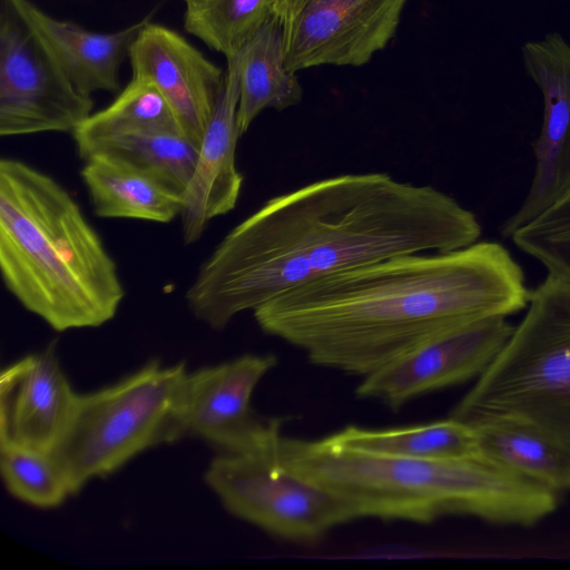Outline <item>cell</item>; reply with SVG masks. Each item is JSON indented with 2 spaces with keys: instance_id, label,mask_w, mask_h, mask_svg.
<instances>
[{
  "instance_id": "3",
  "label": "cell",
  "mask_w": 570,
  "mask_h": 570,
  "mask_svg": "<svg viewBox=\"0 0 570 570\" xmlns=\"http://www.w3.org/2000/svg\"><path fill=\"white\" fill-rule=\"evenodd\" d=\"M284 465L343 499L356 518L428 524L465 514L532 527L558 505L557 492L483 455L413 459L364 453L326 438L281 436Z\"/></svg>"
},
{
  "instance_id": "16",
  "label": "cell",
  "mask_w": 570,
  "mask_h": 570,
  "mask_svg": "<svg viewBox=\"0 0 570 570\" xmlns=\"http://www.w3.org/2000/svg\"><path fill=\"white\" fill-rule=\"evenodd\" d=\"M8 1L73 86L88 96L120 90L121 62L139 31L150 21L148 16L118 31L96 32L56 19L31 0Z\"/></svg>"
},
{
  "instance_id": "26",
  "label": "cell",
  "mask_w": 570,
  "mask_h": 570,
  "mask_svg": "<svg viewBox=\"0 0 570 570\" xmlns=\"http://www.w3.org/2000/svg\"><path fill=\"white\" fill-rule=\"evenodd\" d=\"M183 1H184L186 4H189V3H191V2H194V1H196V0H183Z\"/></svg>"
},
{
  "instance_id": "23",
  "label": "cell",
  "mask_w": 570,
  "mask_h": 570,
  "mask_svg": "<svg viewBox=\"0 0 570 570\" xmlns=\"http://www.w3.org/2000/svg\"><path fill=\"white\" fill-rule=\"evenodd\" d=\"M199 145L181 131L151 130L114 138L92 154L110 153L126 158L184 193L193 175Z\"/></svg>"
},
{
  "instance_id": "21",
  "label": "cell",
  "mask_w": 570,
  "mask_h": 570,
  "mask_svg": "<svg viewBox=\"0 0 570 570\" xmlns=\"http://www.w3.org/2000/svg\"><path fill=\"white\" fill-rule=\"evenodd\" d=\"M151 130L181 131L170 106L157 88L131 77L116 99L92 112L72 131V136L79 155L86 159L114 138Z\"/></svg>"
},
{
  "instance_id": "6",
  "label": "cell",
  "mask_w": 570,
  "mask_h": 570,
  "mask_svg": "<svg viewBox=\"0 0 570 570\" xmlns=\"http://www.w3.org/2000/svg\"><path fill=\"white\" fill-rule=\"evenodd\" d=\"M187 373L184 362L153 360L114 385L77 394L68 425L49 453L70 494L141 451L178 440L176 409Z\"/></svg>"
},
{
  "instance_id": "25",
  "label": "cell",
  "mask_w": 570,
  "mask_h": 570,
  "mask_svg": "<svg viewBox=\"0 0 570 570\" xmlns=\"http://www.w3.org/2000/svg\"><path fill=\"white\" fill-rule=\"evenodd\" d=\"M510 238L548 275L570 282V188Z\"/></svg>"
},
{
  "instance_id": "5",
  "label": "cell",
  "mask_w": 570,
  "mask_h": 570,
  "mask_svg": "<svg viewBox=\"0 0 570 570\" xmlns=\"http://www.w3.org/2000/svg\"><path fill=\"white\" fill-rule=\"evenodd\" d=\"M512 416L570 444V282L547 275L525 316L451 413L472 424Z\"/></svg>"
},
{
  "instance_id": "22",
  "label": "cell",
  "mask_w": 570,
  "mask_h": 570,
  "mask_svg": "<svg viewBox=\"0 0 570 570\" xmlns=\"http://www.w3.org/2000/svg\"><path fill=\"white\" fill-rule=\"evenodd\" d=\"M272 18L269 0H196L186 4L185 30L233 58Z\"/></svg>"
},
{
  "instance_id": "18",
  "label": "cell",
  "mask_w": 570,
  "mask_h": 570,
  "mask_svg": "<svg viewBox=\"0 0 570 570\" xmlns=\"http://www.w3.org/2000/svg\"><path fill=\"white\" fill-rule=\"evenodd\" d=\"M481 455L549 489L570 491V444L537 425L512 416H491L470 424Z\"/></svg>"
},
{
  "instance_id": "9",
  "label": "cell",
  "mask_w": 570,
  "mask_h": 570,
  "mask_svg": "<svg viewBox=\"0 0 570 570\" xmlns=\"http://www.w3.org/2000/svg\"><path fill=\"white\" fill-rule=\"evenodd\" d=\"M407 0H269L285 67H360L393 39Z\"/></svg>"
},
{
  "instance_id": "12",
  "label": "cell",
  "mask_w": 570,
  "mask_h": 570,
  "mask_svg": "<svg viewBox=\"0 0 570 570\" xmlns=\"http://www.w3.org/2000/svg\"><path fill=\"white\" fill-rule=\"evenodd\" d=\"M522 58L542 94L543 119L533 142V178L519 208L501 226L505 238L570 188V45L550 33L524 43Z\"/></svg>"
},
{
  "instance_id": "7",
  "label": "cell",
  "mask_w": 570,
  "mask_h": 570,
  "mask_svg": "<svg viewBox=\"0 0 570 570\" xmlns=\"http://www.w3.org/2000/svg\"><path fill=\"white\" fill-rule=\"evenodd\" d=\"M281 436L278 431L258 449L215 456L205 481L235 517L278 538L315 543L356 517L335 493L284 465Z\"/></svg>"
},
{
  "instance_id": "20",
  "label": "cell",
  "mask_w": 570,
  "mask_h": 570,
  "mask_svg": "<svg viewBox=\"0 0 570 570\" xmlns=\"http://www.w3.org/2000/svg\"><path fill=\"white\" fill-rule=\"evenodd\" d=\"M326 439L348 450L389 456L461 459L481 455L474 428L454 417L381 430L348 425Z\"/></svg>"
},
{
  "instance_id": "13",
  "label": "cell",
  "mask_w": 570,
  "mask_h": 570,
  "mask_svg": "<svg viewBox=\"0 0 570 570\" xmlns=\"http://www.w3.org/2000/svg\"><path fill=\"white\" fill-rule=\"evenodd\" d=\"M132 77L153 83L181 131L200 144L222 94L225 72L176 31L149 21L128 52Z\"/></svg>"
},
{
  "instance_id": "8",
  "label": "cell",
  "mask_w": 570,
  "mask_h": 570,
  "mask_svg": "<svg viewBox=\"0 0 570 570\" xmlns=\"http://www.w3.org/2000/svg\"><path fill=\"white\" fill-rule=\"evenodd\" d=\"M80 92L8 0H0V135L73 131L91 114Z\"/></svg>"
},
{
  "instance_id": "4",
  "label": "cell",
  "mask_w": 570,
  "mask_h": 570,
  "mask_svg": "<svg viewBox=\"0 0 570 570\" xmlns=\"http://www.w3.org/2000/svg\"><path fill=\"white\" fill-rule=\"evenodd\" d=\"M0 272L13 297L58 332L104 325L125 297L117 265L76 199L8 157L0 160Z\"/></svg>"
},
{
  "instance_id": "2",
  "label": "cell",
  "mask_w": 570,
  "mask_h": 570,
  "mask_svg": "<svg viewBox=\"0 0 570 570\" xmlns=\"http://www.w3.org/2000/svg\"><path fill=\"white\" fill-rule=\"evenodd\" d=\"M521 266L488 240L341 271L263 304L262 331L315 365L363 377L454 327L527 308Z\"/></svg>"
},
{
  "instance_id": "14",
  "label": "cell",
  "mask_w": 570,
  "mask_h": 570,
  "mask_svg": "<svg viewBox=\"0 0 570 570\" xmlns=\"http://www.w3.org/2000/svg\"><path fill=\"white\" fill-rule=\"evenodd\" d=\"M77 393L60 368L56 342L1 372L0 446L50 453L63 434Z\"/></svg>"
},
{
  "instance_id": "17",
  "label": "cell",
  "mask_w": 570,
  "mask_h": 570,
  "mask_svg": "<svg viewBox=\"0 0 570 570\" xmlns=\"http://www.w3.org/2000/svg\"><path fill=\"white\" fill-rule=\"evenodd\" d=\"M85 161L80 174L97 216L155 223L180 216L183 193L151 171L110 153Z\"/></svg>"
},
{
  "instance_id": "15",
  "label": "cell",
  "mask_w": 570,
  "mask_h": 570,
  "mask_svg": "<svg viewBox=\"0 0 570 570\" xmlns=\"http://www.w3.org/2000/svg\"><path fill=\"white\" fill-rule=\"evenodd\" d=\"M227 60L225 81L199 144L193 175L183 193L180 218L186 245L197 242L208 223L233 210L244 177L236 166L240 76L236 55Z\"/></svg>"
},
{
  "instance_id": "10",
  "label": "cell",
  "mask_w": 570,
  "mask_h": 570,
  "mask_svg": "<svg viewBox=\"0 0 570 570\" xmlns=\"http://www.w3.org/2000/svg\"><path fill=\"white\" fill-rule=\"evenodd\" d=\"M276 364L273 354H245L187 373L176 409L177 439L193 434L229 453L264 445L282 430L284 420L257 417L250 400Z\"/></svg>"
},
{
  "instance_id": "11",
  "label": "cell",
  "mask_w": 570,
  "mask_h": 570,
  "mask_svg": "<svg viewBox=\"0 0 570 570\" xmlns=\"http://www.w3.org/2000/svg\"><path fill=\"white\" fill-rule=\"evenodd\" d=\"M505 316L454 327L364 376L355 394L393 410L423 394L479 377L513 332Z\"/></svg>"
},
{
  "instance_id": "1",
  "label": "cell",
  "mask_w": 570,
  "mask_h": 570,
  "mask_svg": "<svg viewBox=\"0 0 570 570\" xmlns=\"http://www.w3.org/2000/svg\"><path fill=\"white\" fill-rule=\"evenodd\" d=\"M476 216L446 193L385 173L343 174L268 199L219 242L186 291L223 330L238 314L331 274L476 243Z\"/></svg>"
},
{
  "instance_id": "24",
  "label": "cell",
  "mask_w": 570,
  "mask_h": 570,
  "mask_svg": "<svg viewBox=\"0 0 570 570\" xmlns=\"http://www.w3.org/2000/svg\"><path fill=\"white\" fill-rule=\"evenodd\" d=\"M0 470L9 492L31 505L53 508L70 494L63 475L48 453L0 446Z\"/></svg>"
},
{
  "instance_id": "19",
  "label": "cell",
  "mask_w": 570,
  "mask_h": 570,
  "mask_svg": "<svg viewBox=\"0 0 570 570\" xmlns=\"http://www.w3.org/2000/svg\"><path fill=\"white\" fill-rule=\"evenodd\" d=\"M240 90L237 124L240 135L265 109L284 110L301 102L303 91L295 72L285 67L282 31L272 18L237 55Z\"/></svg>"
}]
</instances>
